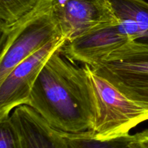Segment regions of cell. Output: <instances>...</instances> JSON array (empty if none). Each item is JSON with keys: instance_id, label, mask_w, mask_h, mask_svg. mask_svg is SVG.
Instances as JSON below:
<instances>
[{"instance_id": "obj_1", "label": "cell", "mask_w": 148, "mask_h": 148, "mask_svg": "<svg viewBox=\"0 0 148 148\" xmlns=\"http://www.w3.org/2000/svg\"><path fill=\"white\" fill-rule=\"evenodd\" d=\"M59 49L39 74L27 106L59 131L90 130L96 117V104L88 74L85 66H77Z\"/></svg>"}, {"instance_id": "obj_2", "label": "cell", "mask_w": 148, "mask_h": 148, "mask_svg": "<svg viewBox=\"0 0 148 148\" xmlns=\"http://www.w3.org/2000/svg\"><path fill=\"white\" fill-rule=\"evenodd\" d=\"M0 32V82L26 58L64 37L53 0H38L31 11Z\"/></svg>"}, {"instance_id": "obj_3", "label": "cell", "mask_w": 148, "mask_h": 148, "mask_svg": "<svg viewBox=\"0 0 148 148\" xmlns=\"http://www.w3.org/2000/svg\"><path fill=\"white\" fill-rule=\"evenodd\" d=\"M95 95L96 117L90 131L99 140L130 135L138 124L148 121V103L127 97L108 80L84 65Z\"/></svg>"}, {"instance_id": "obj_4", "label": "cell", "mask_w": 148, "mask_h": 148, "mask_svg": "<svg viewBox=\"0 0 148 148\" xmlns=\"http://www.w3.org/2000/svg\"><path fill=\"white\" fill-rule=\"evenodd\" d=\"M90 67L127 97L148 103V43L130 42Z\"/></svg>"}, {"instance_id": "obj_5", "label": "cell", "mask_w": 148, "mask_h": 148, "mask_svg": "<svg viewBox=\"0 0 148 148\" xmlns=\"http://www.w3.org/2000/svg\"><path fill=\"white\" fill-rule=\"evenodd\" d=\"M66 42L64 37L51 40L17 65L0 82V121L17 107L27 105L33 87L51 56Z\"/></svg>"}, {"instance_id": "obj_6", "label": "cell", "mask_w": 148, "mask_h": 148, "mask_svg": "<svg viewBox=\"0 0 148 148\" xmlns=\"http://www.w3.org/2000/svg\"><path fill=\"white\" fill-rule=\"evenodd\" d=\"M53 3L66 41L101 26L119 24L108 0H53Z\"/></svg>"}, {"instance_id": "obj_7", "label": "cell", "mask_w": 148, "mask_h": 148, "mask_svg": "<svg viewBox=\"0 0 148 148\" xmlns=\"http://www.w3.org/2000/svg\"><path fill=\"white\" fill-rule=\"evenodd\" d=\"M133 39L119 24L101 26L69 41L60 48V53L72 62L92 66Z\"/></svg>"}, {"instance_id": "obj_8", "label": "cell", "mask_w": 148, "mask_h": 148, "mask_svg": "<svg viewBox=\"0 0 148 148\" xmlns=\"http://www.w3.org/2000/svg\"><path fill=\"white\" fill-rule=\"evenodd\" d=\"M10 118L21 148H70L62 132L49 125L28 106L14 108Z\"/></svg>"}, {"instance_id": "obj_9", "label": "cell", "mask_w": 148, "mask_h": 148, "mask_svg": "<svg viewBox=\"0 0 148 148\" xmlns=\"http://www.w3.org/2000/svg\"><path fill=\"white\" fill-rule=\"evenodd\" d=\"M123 30L135 41L148 43V2L145 0H108Z\"/></svg>"}, {"instance_id": "obj_10", "label": "cell", "mask_w": 148, "mask_h": 148, "mask_svg": "<svg viewBox=\"0 0 148 148\" xmlns=\"http://www.w3.org/2000/svg\"><path fill=\"white\" fill-rule=\"evenodd\" d=\"M70 148H134L132 146L133 136L99 140L90 130L78 133H67L62 132Z\"/></svg>"}, {"instance_id": "obj_11", "label": "cell", "mask_w": 148, "mask_h": 148, "mask_svg": "<svg viewBox=\"0 0 148 148\" xmlns=\"http://www.w3.org/2000/svg\"><path fill=\"white\" fill-rule=\"evenodd\" d=\"M38 0H0V29L14 24L31 11Z\"/></svg>"}, {"instance_id": "obj_12", "label": "cell", "mask_w": 148, "mask_h": 148, "mask_svg": "<svg viewBox=\"0 0 148 148\" xmlns=\"http://www.w3.org/2000/svg\"><path fill=\"white\" fill-rule=\"evenodd\" d=\"M0 148H21L18 135L10 117L0 121Z\"/></svg>"}, {"instance_id": "obj_13", "label": "cell", "mask_w": 148, "mask_h": 148, "mask_svg": "<svg viewBox=\"0 0 148 148\" xmlns=\"http://www.w3.org/2000/svg\"><path fill=\"white\" fill-rule=\"evenodd\" d=\"M132 146L134 148H148V130L133 134Z\"/></svg>"}]
</instances>
